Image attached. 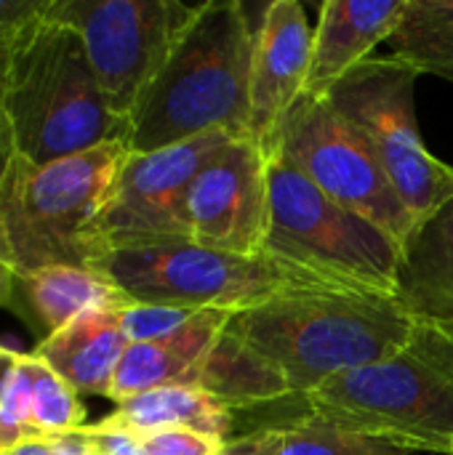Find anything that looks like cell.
Segmentation results:
<instances>
[{
  "instance_id": "cell-25",
  "label": "cell",
  "mask_w": 453,
  "mask_h": 455,
  "mask_svg": "<svg viewBox=\"0 0 453 455\" xmlns=\"http://www.w3.org/2000/svg\"><path fill=\"white\" fill-rule=\"evenodd\" d=\"M198 312L190 309H174V307H150V304H131L120 312L123 331L128 344H144L158 341L179 331L184 323H190Z\"/></svg>"
},
{
  "instance_id": "cell-11",
  "label": "cell",
  "mask_w": 453,
  "mask_h": 455,
  "mask_svg": "<svg viewBox=\"0 0 453 455\" xmlns=\"http://www.w3.org/2000/svg\"><path fill=\"white\" fill-rule=\"evenodd\" d=\"M232 141L238 139L227 133H206L155 152H131L93 224L96 267L120 248L192 243L190 187Z\"/></svg>"
},
{
  "instance_id": "cell-6",
  "label": "cell",
  "mask_w": 453,
  "mask_h": 455,
  "mask_svg": "<svg viewBox=\"0 0 453 455\" xmlns=\"http://www.w3.org/2000/svg\"><path fill=\"white\" fill-rule=\"evenodd\" d=\"M264 253L315 280L398 299L403 248L379 227L323 195L278 152L270 157Z\"/></svg>"
},
{
  "instance_id": "cell-18",
  "label": "cell",
  "mask_w": 453,
  "mask_h": 455,
  "mask_svg": "<svg viewBox=\"0 0 453 455\" xmlns=\"http://www.w3.org/2000/svg\"><path fill=\"white\" fill-rule=\"evenodd\" d=\"M398 301L411 317L453 323V197L406 245Z\"/></svg>"
},
{
  "instance_id": "cell-8",
  "label": "cell",
  "mask_w": 453,
  "mask_h": 455,
  "mask_svg": "<svg viewBox=\"0 0 453 455\" xmlns=\"http://www.w3.org/2000/svg\"><path fill=\"white\" fill-rule=\"evenodd\" d=\"M419 72L392 56L368 59L326 96L368 141L417 229L453 197V165L422 141L417 123Z\"/></svg>"
},
{
  "instance_id": "cell-23",
  "label": "cell",
  "mask_w": 453,
  "mask_h": 455,
  "mask_svg": "<svg viewBox=\"0 0 453 455\" xmlns=\"http://www.w3.org/2000/svg\"><path fill=\"white\" fill-rule=\"evenodd\" d=\"M29 381H32V421L37 437H64L85 427V408L77 392L35 355H29Z\"/></svg>"
},
{
  "instance_id": "cell-24",
  "label": "cell",
  "mask_w": 453,
  "mask_h": 455,
  "mask_svg": "<svg viewBox=\"0 0 453 455\" xmlns=\"http://www.w3.org/2000/svg\"><path fill=\"white\" fill-rule=\"evenodd\" d=\"M29 355L3 349L0 355V453L35 440Z\"/></svg>"
},
{
  "instance_id": "cell-12",
  "label": "cell",
  "mask_w": 453,
  "mask_h": 455,
  "mask_svg": "<svg viewBox=\"0 0 453 455\" xmlns=\"http://www.w3.org/2000/svg\"><path fill=\"white\" fill-rule=\"evenodd\" d=\"M192 243L256 259L270 235V155L251 139L232 141L195 179L187 197Z\"/></svg>"
},
{
  "instance_id": "cell-22",
  "label": "cell",
  "mask_w": 453,
  "mask_h": 455,
  "mask_svg": "<svg viewBox=\"0 0 453 455\" xmlns=\"http://www.w3.org/2000/svg\"><path fill=\"white\" fill-rule=\"evenodd\" d=\"M275 455H417L390 443L331 427L312 416L278 421L264 427Z\"/></svg>"
},
{
  "instance_id": "cell-15",
  "label": "cell",
  "mask_w": 453,
  "mask_h": 455,
  "mask_svg": "<svg viewBox=\"0 0 453 455\" xmlns=\"http://www.w3.org/2000/svg\"><path fill=\"white\" fill-rule=\"evenodd\" d=\"M230 317L232 312L206 309L166 339L128 344L117 365L109 400L117 405L160 387H198L203 365L222 339Z\"/></svg>"
},
{
  "instance_id": "cell-20",
  "label": "cell",
  "mask_w": 453,
  "mask_h": 455,
  "mask_svg": "<svg viewBox=\"0 0 453 455\" xmlns=\"http://www.w3.org/2000/svg\"><path fill=\"white\" fill-rule=\"evenodd\" d=\"M198 387L224 403L230 411H251L283 400H296L286 376L251 347H246L230 328H224L222 339L211 349Z\"/></svg>"
},
{
  "instance_id": "cell-19",
  "label": "cell",
  "mask_w": 453,
  "mask_h": 455,
  "mask_svg": "<svg viewBox=\"0 0 453 455\" xmlns=\"http://www.w3.org/2000/svg\"><path fill=\"white\" fill-rule=\"evenodd\" d=\"M96 427L128 432L133 437L187 429L227 443L232 437V411L200 387H160L117 403Z\"/></svg>"
},
{
  "instance_id": "cell-16",
  "label": "cell",
  "mask_w": 453,
  "mask_h": 455,
  "mask_svg": "<svg viewBox=\"0 0 453 455\" xmlns=\"http://www.w3.org/2000/svg\"><path fill=\"white\" fill-rule=\"evenodd\" d=\"M123 309H93L51 333L32 352L77 395L109 397L117 365L128 349Z\"/></svg>"
},
{
  "instance_id": "cell-5",
  "label": "cell",
  "mask_w": 453,
  "mask_h": 455,
  "mask_svg": "<svg viewBox=\"0 0 453 455\" xmlns=\"http://www.w3.org/2000/svg\"><path fill=\"white\" fill-rule=\"evenodd\" d=\"M128 155V141H109L48 165L11 157L0 179V243L19 277L48 267L96 269L93 224Z\"/></svg>"
},
{
  "instance_id": "cell-4",
  "label": "cell",
  "mask_w": 453,
  "mask_h": 455,
  "mask_svg": "<svg viewBox=\"0 0 453 455\" xmlns=\"http://www.w3.org/2000/svg\"><path fill=\"white\" fill-rule=\"evenodd\" d=\"M302 405L318 421L409 453L451 455L453 323L414 317L398 352L328 379Z\"/></svg>"
},
{
  "instance_id": "cell-7",
  "label": "cell",
  "mask_w": 453,
  "mask_h": 455,
  "mask_svg": "<svg viewBox=\"0 0 453 455\" xmlns=\"http://www.w3.org/2000/svg\"><path fill=\"white\" fill-rule=\"evenodd\" d=\"M96 272L107 275L133 304L190 312L219 309L232 315L286 291L326 285L267 253L246 259L208 251L195 243L120 248L107 253Z\"/></svg>"
},
{
  "instance_id": "cell-27",
  "label": "cell",
  "mask_w": 453,
  "mask_h": 455,
  "mask_svg": "<svg viewBox=\"0 0 453 455\" xmlns=\"http://www.w3.org/2000/svg\"><path fill=\"white\" fill-rule=\"evenodd\" d=\"M51 8V0H0V51L8 48Z\"/></svg>"
},
{
  "instance_id": "cell-3",
  "label": "cell",
  "mask_w": 453,
  "mask_h": 455,
  "mask_svg": "<svg viewBox=\"0 0 453 455\" xmlns=\"http://www.w3.org/2000/svg\"><path fill=\"white\" fill-rule=\"evenodd\" d=\"M51 8L5 53L0 107L13 155L48 165L109 141H128L93 75L83 37Z\"/></svg>"
},
{
  "instance_id": "cell-30",
  "label": "cell",
  "mask_w": 453,
  "mask_h": 455,
  "mask_svg": "<svg viewBox=\"0 0 453 455\" xmlns=\"http://www.w3.org/2000/svg\"><path fill=\"white\" fill-rule=\"evenodd\" d=\"M3 67H5V53L0 51V93H3ZM13 157V147H11V136H8V125H5V117H3V107H0V179L8 168Z\"/></svg>"
},
{
  "instance_id": "cell-13",
  "label": "cell",
  "mask_w": 453,
  "mask_h": 455,
  "mask_svg": "<svg viewBox=\"0 0 453 455\" xmlns=\"http://www.w3.org/2000/svg\"><path fill=\"white\" fill-rule=\"evenodd\" d=\"M312 32L307 11L296 0H272L254 35L251 64V141L270 157L278 147L288 109L304 93L312 59Z\"/></svg>"
},
{
  "instance_id": "cell-2",
  "label": "cell",
  "mask_w": 453,
  "mask_h": 455,
  "mask_svg": "<svg viewBox=\"0 0 453 455\" xmlns=\"http://www.w3.org/2000/svg\"><path fill=\"white\" fill-rule=\"evenodd\" d=\"M227 328L275 365L302 400L328 379L398 352L414 317L392 296L320 285L235 312Z\"/></svg>"
},
{
  "instance_id": "cell-32",
  "label": "cell",
  "mask_w": 453,
  "mask_h": 455,
  "mask_svg": "<svg viewBox=\"0 0 453 455\" xmlns=\"http://www.w3.org/2000/svg\"><path fill=\"white\" fill-rule=\"evenodd\" d=\"M0 355H3V347H0Z\"/></svg>"
},
{
  "instance_id": "cell-14",
  "label": "cell",
  "mask_w": 453,
  "mask_h": 455,
  "mask_svg": "<svg viewBox=\"0 0 453 455\" xmlns=\"http://www.w3.org/2000/svg\"><path fill=\"white\" fill-rule=\"evenodd\" d=\"M411 0H326L312 32L307 96H328L352 69L366 64L379 43H390Z\"/></svg>"
},
{
  "instance_id": "cell-31",
  "label": "cell",
  "mask_w": 453,
  "mask_h": 455,
  "mask_svg": "<svg viewBox=\"0 0 453 455\" xmlns=\"http://www.w3.org/2000/svg\"><path fill=\"white\" fill-rule=\"evenodd\" d=\"M451 455H453V443H451Z\"/></svg>"
},
{
  "instance_id": "cell-29",
  "label": "cell",
  "mask_w": 453,
  "mask_h": 455,
  "mask_svg": "<svg viewBox=\"0 0 453 455\" xmlns=\"http://www.w3.org/2000/svg\"><path fill=\"white\" fill-rule=\"evenodd\" d=\"M16 269L8 259V251L5 245L0 243V307H11L13 304V291H16Z\"/></svg>"
},
{
  "instance_id": "cell-1",
  "label": "cell",
  "mask_w": 453,
  "mask_h": 455,
  "mask_svg": "<svg viewBox=\"0 0 453 455\" xmlns=\"http://www.w3.org/2000/svg\"><path fill=\"white\" fill-rule=\"evenodd\" d=\"M254 35L238 0L200 3L131 117V152L206 133L251 139Z\"/></svg>"
},
{
  "instance_id": "cell-28",
  "label": "cell",
  "mask_w": 453,
  "mask_h": 455,
  "mask_svg": "<svg viewBox=\"0 0 453 455\" xmlns=\"http://www.w3.org/2000/svg\"><path fill=\"white\" fill-rule=\"evenodd\" d=\"M219 455H275L272 453V445H270V435L264 427L259 429H251L248 435H240V437H230L224 445H222V453Z\"/></svg>"
},
{
  "instance_id": "cell-21",
  "label": "cell",
  "mask_w": 453,
  "mask_h": 455,
  "mask_svg": "<svg viewBox=\"0 0 453 455\" xmlns=\"http://www.w3.org/2000/svg\"><path fill=\"white\" fill-rule=\"evenodd\" d=\"M390 45L419 75L453 77V0H411Z\"/></svg>"
},
{
  "instance_id": "cell-9",
  "label": "cell",
  "mask_w": 453,
  "mask_h": 455,
  "mask_svg": "<svg viewBox=\"0 0 453 455\" xmlns=\"http://www.w3.org/2000/svg\"><path fill=\"white\" fill-rule=\"evenodd\" d=\"M275 152L323 195L387 232L406 251L417 232L411 211L368 141L326 96H299L280 125Z\"/></svg>"
},
{
  "instance_id": "cell-10",
  "label": "cell",
  "mask_w": 453,
  "mask_h": 455,
  "mask_svg": "<svg viewBox=\"0 0 453 455\" xmlns=\"http://www.w3.org/2000/svg\"><path fill=\"white\" fill-rule=\"evenodd\" d=\"M198 5L179 0H56L53 11L83 37L109 109L131 125Z\"/></svg>"
},
{
  "instance_id": "cell-17",
  "label": "cell",
  "mask_w": 453,
  "mask_h": 455,
  "mask_svg": "<svg viewBox=\"0 0 453 455\" xmlns=\"http://www.w3.org/2000/svg\"><path fill=\"white\" fill-rule=\"evenodd\" d=\"M133 301L101 272L83 267H48L16 280L13 304L32 317L48 339L75 317L93 309H125Z\"/></svg>"
},
{
  "instance_id": "cell-26",
  "label": "cell",
  "mask_w": 453,
  "mask_h": 455,
  "mask_svg": "<svg viewBox=\"0 0 453 455\" xmlns=\"http://www.w3.org/2000/svg\"><path fill=\"white\" fill-rule=\"evenodd\" d=\"M222 445H224L222 440L195 435L187 429H166L139 437L142 455H219Z\"/></svg>"
}]
</instances>
